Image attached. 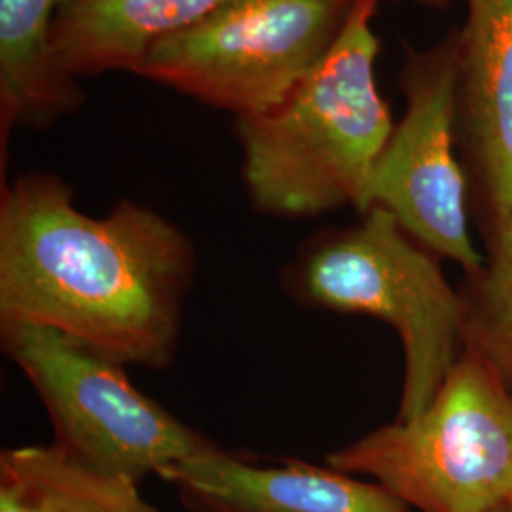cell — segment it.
<instances>
[{
    "instance_id": "1",
    "label": "cell",
    "mask_w": 512,
    "mask_h": 512,
    "mask_svg": "<svg viewBox=\"0 0 512 512\" xmlns=\"http://www.w3.org/2000/svg\"><path fill=\"white\" fill-rule=\"evenodd\" d=\"M196 274L190 238L122 200L105 217L73 188L31 171L0 194V323L59 330L122 365H171Z\"/></svg>"
},
{
    "instance_id": "2",
    "label": "cell",
    "mask_w": 512,
    "mask_h": 512,
    "mask_svg": "<svg viewBox=\"0 0 512 512\" xmlns=\"http://www.w3.org/2000/svg\"><path fill=\"white\" fill-rule=\"evenodd\" d=\"M378 2H357L327 57L281 107L236 118L256 211L306 219L353 205L365 213L374 167L395 129L376 82Z\"/></svg>"
},
{
    "instance_id": "3",
    "label": "cell",
    "mask_w": 512,
    "mask_h": 512,
    "mask_svg": "<svg viewBox=\"0 0 512 512\" xmlns=\"http://www.w3.org/2000/svg\"><path fill=\"white\" fill-rule=\"evenodd\" d=\"M281 281L306 308L370 315L395 329L404 355L397 420L429 408L465 349L463 296L435 253L382 207H370L355 226L308 239Z\"/></svg>"
},
{
    "instance_id": "4",
    "label": "cell",
    "mask_w": 512,
    "mask_h": 512,
    "mask_svg": "<svg viewBox=\"0 0 512 512\" xmlns=\"http://www.w3.org/2000/svg\"><path fill=\"white\" fill-rule=\"evenodd\" d=\"M420 512H494L512 494V395L463 349L435 401L327 456Z\"/></svg>"
},
{
    "instance_id": "5",
    "label": "cell",
    "mask_w": 512,
    "mask_h": 512,
    "mask_svg": "<svg viewBox=\"0 0 512 512\" xmlns=\"http://www.w3.org/2000/svg\"><path fill=\"white\" fill-rule=\"evenodd\" d=\"M359 0H228L156 44L133 73L228 110L281 107L327 57Z\"/></svg>"
},
{
    "instance_id": "6",
    "label": "cell",
    "mask_w": 512,
    "mask_h": 512,
    "mask_svg": "<svg viewBox=\"0 0 512 512\" xmlns=\"http://www.w3.org/2000/svg\"><path fill=\"white\" fill-rule=\"evenodd\" d=\"M0 344L35 387L54 444L93 469L141 484L217 446L139 391L126 365L59 330L0 323Z\"/></svg>"
},
{
    "instance_id": "7",
    "label": "cell",
    "mask_w": 512,
    "mask_h": 512,
    "mask_svg": "<svg viewBox=\"0 0 512 512\" xmlns=\"http://www.w3.org/2000/svg\"><path fill=\"white\" fill-rule=\"evenodd\" d=\"M458 84V31L427 50H408L401 71L406 112L374 167L365 213L389 211L412 238L469 275L486 255L469 232L465 177L454 152Z\"/></svg>"
},
{
    "instance_id": "8",
    "label": "cell",
    "mask_w": 512,
    "mask_h": 512,
    "mask_svg": "<svg viewBox=\"0 0 512 512\" xmlns=\"http://www.w3.org/2000/svg\"><path fill=\"white\" fill-rule=\"evenodd\" d=\"M188 512H410L376 482L300 459L258 465L215 446L160 475Z\"/></svg>"
},
{
    "instance_id": "9",
    "label": "cell",
    "mask_w": 512,
    "mask_h": 512,
    "mask_svg": "<svg viewBox=\"0 0 512 512\" xmlns=\"http://www.w3.org/2000/svg\"><path fill=\"white\" fill-rule=\"evenodd\" d=\"M458 126L494 217H512V0H465Z\"/></svg>"
},
{
    "instance_id": "10",
    "label": "cell",
    "mask_w": 512,
    "mask_h": 512,
    "mask_svg": "<svg viewBox=\"0 0 512 512\" xmlns=\"http://www.w3.org/2000/svg\"><path fill=\"white\" fill-rule=\"evenodd\" d=\"M228 0H63L52 25V54L69 78L135 71L165 38Z\"/></svg>"
},
{
    "instance_id": "11",
    "label": "cell",
    "mask_w": 512,
    "mask_h": 512,
    "mask_svg": "<svg viewBox=\"0 0 512 512\" xmlns=\"http://www.w3.org/2000/svg\"><path fill=\"white\" fill-rule=\"evenodd\" d=\"M63 0H0V154L14 129H46L86 101L78 80L52 54V25Z\"/></svg>"
},
{
    "instance_id": "12",
    "label": "cell",
    "mask_w": 512,
    "mask_h": 512,
    "mask_svg": "<svg viewBox=\"0 0 512 512\" xmlns=\"http://www.w3.org/2000/svg\"><path fill=\"white\" fill-rule=\"evenodd\" d=\"M0 512H160L126 476L109 475L57 444L0 454Z\"/></svg>"
},
{
    "instance_id": "13",
    "label": "cell",
    "mask_w": 512,
    "mask_h": 512,
    "mask_svg": "<svg viewBox=\"0 0 512 512\" xmlns=\"http://www.w3.org/2000/svg\"><path fill=\"white\" fill-rule=\"evenodd\" d=\"M463 346L512 395V217H494L482 268L467 275Z\"/></svg>"
},
{
    "instance_id": "14",
    "label": "cell",
    "mask_w": 512,
    "mask_h": 512,
    "mask_svg": "<svg viewBox=\"0 0 512 512\" xmlns=\"http://www.w3.org/2000/svg\"><path fill=\"white\" fill-rule=\"evenodd\" d=\"M421 2H429V4H444L448 0H421Z\"/></svg>"
},
{
    "instance_id": "15",
    "label": "cell",
    "mask_w": 512,
    "mask_h": 512,
    "mask_svg": "<svg viewBox=\"0 0 512 512\" xmlns=\"http://www.w3.org/2000/svg\"><path fill=\"white\" fill-rule=\"evenodd\" d=\"M494 512H511V509H509V505H505V507H501V509H497Z\"/></svg>"
},
{
    "instance_id": "16",
    "label": "cell",
    "mask_w": 512,
    "mask_h": 512,
    "mask_svg": "<svg viewBox=\"0 0 512 512\" xmlns=\"http://www.w3.org/2000/svg\"><path fill=\"white\" fill-rule=\"evenodd\" d=\"M507 505H509V509H511L512 512V494L511 497H509V503H507Z\"/></svg>"
}]
</instances>
